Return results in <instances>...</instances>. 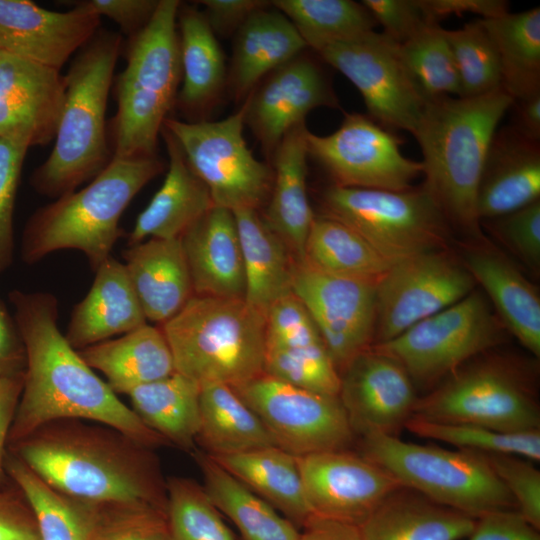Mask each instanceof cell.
<instances>
[{"label": "cell", "instance_id": "cell-1", "mask_svg": "<svg viewBox=\"0 0 540 540\" xmlns=\"http://www.w3.org/2000/svg\"><path fill=\"white\" fill-rule=\"evenodd\" d=\"M8 297L27 359L8 446L58 419L102 423L155 450L170 446L117 397L68 343L57 325L58 301L52 293L15 289Z\"/></svg>", "mask_w": 540, "mask_h": 540}, {"label": "cell", "instance_id": "cell-2", "mask_svg": "<svg viewBox=\"0 0 540 540\" xmlns=\"http://www.w3.org/2000/svg\"><path fill=\"white\" fill-rule=\"evenodd\" d=\"M8 450L70 496L92 502L137 500L167 508V478L155 449L111 426L58 419Z\"/></svg>", "mask_w": 540, "mask_h": 540}, {"label": "cell", "instance_id": "cell-3", "mask_svg": "<svg viewBox=\"0 0 540 540\" xmlns=\"http://www.w3.org/2000/svg\"><path fill=\"white\" fill-rule=\"evenodd\" d=\"M513 103L503 88L429 101L412 134L423 155L421 186L450 228L467 240L486 238L477 212L478 187L490 142Z\"/></svg>", "mask_w": 540, "mask_h": 540}, {"label": "cell", "instance_id": "cell-4", "mask_svg": "<svg viewBox=\"0 0 540 540\" xmlns=\"http://www.w3.org/2000/svg\"><path fill=\"white\" fill-rule=\"evenodd\" d=\"M165 166L158 156L112 157L80 190L37 209L27 220L21 241L26 264L63 249L81 251L93 272L110 257L123 235L119 220L129 203Z\"/></svg>", "mask_w": 540, "mask_h": 540}, {"label": "cell", "instance_id": "cell-5", "mask_svg": "<svg viewBox=\"0 0 540 540\" xmlns=\"http://www.w3.org/2000/svg\"><path fill=\"white\" fill-rule=\"evenodd\" d=\"M120 48L119 34L97 31L72 61L54 147L30 178L37 193L57 199L111 161L105 115Z\"/></svg>", "mask_w": 540, "mask_h": 540}, {"label": "cell", "instance_id": "cell-6", "mask_svg": "<svg viewBox=\"0 0 540 540\" xmlns=\"http://www.w3.org/2000/svg\"><path fill=\"white\" fill-rule=\"evenodd\" d=\"M175 371L197 384H244L263 373L265 316L244 299L194 295L161 325Z\"/></svg>", "mask_w": 540, "mask_h": 540}, {"label": "cell", "instance_id": "cell-7", "mask_svg": "<svg viewBox=\"0 0 540 540\" xmlns=\"http://www.w3.org/2000/svg\"><path fill=\"white\" fill-rule=\"evenodd\" d=\"M412 417L502 432L540 430L535 368L487 351L418 397Z\"/></svg>", "mask_w": 540, "mask_h": 540}, {"label": "cell", "instance_id": "cell-8", "mask_svg": "<svg viewBox=\"0 0 540 540\" xmlns=\"http://www.w3.org/2000/svg\"><path fill=\"white\" fill-rule=\"evenodd\" d=\"M360 439L359 453L385 468L403 487L439 505L473 518L495 510H517L482 454L406 442L384 434Z\"/></svg>", "mask_w": 540, "mask_h": 540}, {"label": "cell", "instance_id": "cell-9", "mask_svg": "<svg viewBox=\"0 0 540 540\" xmlns=\"http://www.w3.org/2000/svg\"><path fill=\"white\" fill-rule=\"evenodd\" d=\"M320 205V215L345 224L393 263L448 248L451 228L422 186L388 191L332 184Z\"/></svg>", "mask_w": 540, "mask_h": 540}, {"label": "cell", "instance_id": "cell-10", "mask_svg": "<svg viewBox=\"0 0 540 540\" xmlns=\"http://www.w3.org/2000/svg\"><path fill=\"white\" fill-rule=\"evenodd\" d=\"M506 332L485 294L475 288L457 303L371 347L396 360L414 385L436 386L502 343Z\"/></svg>", "mask_w": 540, "mask_h": 540}, {"label": "cell", "instance_id": "cell-11", "mask_svg": "<svg viewBox=\"0 0 540 540\" xmlns=\"http://www.w3.org/2000/svg\"><path fill=\"white\" fill-rule=\"evenodd\" d=\"M244 107L218 121L168 117L165 127L177 140L194 173L208 188L214 206L258 210L267 203L272 166L252 154L245 141Z\"/></svg>", "mask_w": 540, "mask_h": 540}, {"label": "cell", "instance_id": "cell-12", "mask_svg": "<svg viewBox=\"0 0 540 540\" xmlns=\"http://www.w3.org/2000/svg\"><path fill=\"white\" fill-rule=\"evenodd\" d=\"M232 388L275 445L294 456L348 449L355 438L337 396L304 390L264 373Z\"/></svg>", "mask_w": 540, "mask_h": 540}, {"label": "cell", "instance_id": "cell-13", "mask_svg": "<svg viewBox=\"0 0 540 540\" xmlns=\"http://www.w3.org/2000/svg\"><path fill=\"white\" fill-rule=\"evenodd\" d=\"M460 256L449 248L392 264L376 284L373 344L395 338L476 288Z\"/></svg>", "mask_w": 540, "mask_h": 540}, {"label": "cell", "instance_id": "cell-14", "mask_svg": "<svg viewBox=\"0 0 540 540\" xmlns=\"http://www.w3.org/2000/svg\"><path fill=\"white\" fill-rule=\"evenodd\" d=\"M308 157L348 188L404 191L422 174L419 161L405 157L402 139L369 116L346 113L333 133H306Z\"/></svg>", "mask_w": 540, "mask_h": 540}, {"label": "cell", "instance_id": "cell-15", "mask_svg": "<svg viewBox=\"0 0 540 540\" xmlns=\"http://www.w3.org/2000/svg\"><path fill=\"white\" fill-rule=\"evenodd\" d=\"M316 54L358 89L370 118L387 129L414 133L426 103L404 66L398 43L372 30Z\"/></svg>", "mask_w": 540, "mask_h": 540}, {"label": "cell", "instance_id": "cell-16", "mask_svg": "<svg viewBox=\"0 0 540 540\" xmlns=\"http://www.w3.org/2000/svg\"><path fill=\"white\" fill-rule=\"evenodd\" d=\"M292 293L313 318L339 374L373 344L376 283L323 272L295 262Z\"/></svg>", "mask_w": 540, "mask_h": 540}, {"label": "cell", "instance_id": "cell-17", "mask_svg": "<svg viewBox=\"0 0 540 540\" xmlns=\"http://www.w3.org/2000/svg\"><path fill=\"white\" fill-rule=\"evenodd\" d=\"M297 462L312 514L357 527L403 487L385 468L349 449L301 456Z\"/></svg>", "mask_w": 540, "mask_h": 540}, {"label": "cell", "instance_id": "cell-18", "mask_svg": "<svg viewBox=\"0 0 540 540\" xmlns=\"http://www.w3.org/2000/svg\"><path fill=\"white\" fill-rule=\"evenodd\" d=\"M243 107L245 125L271 160L286 133L304 123L310 111L340 105L318 61L303 52L263 78Z\"/></svg>", "mask_w": 540, "mask_h": 540}, {"label": "cell", "instance_id": "cell-19", "mask_svg": "<svg viewBox=\"0 0 540 540\" xmlns=\"http://www.w3.org/2000/svg\"><path fill=\"white\" fill-rule=\"evenodd\" d=\"M339 399L355 436H398L413 416L415 385L393 358L371 346L340 374Z\"/></svg>", "mask_w": 540, "mask_h": 540}, {"label": "cell", "instance_id": "cell-20", "mask_svg": "<svg viewBox=\"0 0 540 540\" xmlns=\"http://www.w3.org/2000/svg\"><path fill=\"white\" fill-rule=\"evenodd\" d=\"M99 25L100 16L77 6L57 12L29 0H0V51L60 71Z\"/></svg>", "mask_w": 540, "mask_h": 540}, {"label": "cell", "instance_id": "cell-21", "mask_svg": "<svg viewBox=\"0 0 540 540\" xmlns=\"http://www.w3.org/2000/svg\"><path fill=\"white\" fill-rule=\"evenodd\" d=\"M65 90L60 71L0 51V137H20L30 147L50 143Z\"/></svg>", "mask_w": 540, "mask_h": 540}, {"label": "cell", "instance_id": "cell-22", "mask_svg": "<svg viewBox=\"0 0 540 540\" xmlns=\"http://www.w3.org/2000/svg\"><path fill=\"white\" fill-rule=\"evenodd\" d=\"M461 260L492 308L534 357L540 356V294L516 264L487 238L467 240Z\"/></svg>", "mask_w": 540, "mask_h": 540}, {"label": "cell", "instance_id": "cell-23", "mask_svg": "<svg viewBox=\"0 0 540 540\" xmlns=\"http://www.w3.org/2000/svg\"><path fill=\"white\" fill-rule=\"evenodd\" d=\"M540 200V145L512 125L497 129L483 165L477 193L482 220L499 217Z\"/></svg>", "mask_w": 540, "mask_h": 540}, {"label": "cell", "instance_id": "cell-24", "mask_svg": "<svg viewBox=\"0 0 540 540\" xmlns=\"http://www.w3.org/2000/svg\"><path fill=\"white\" fill-rule=\"evenodd\" d=\"M179 239L194 295L244 299V266L233 211L212 207Z\"/></svg>", "mask_w": 540, "mask_h": 540}, {"label": "cell", "instance_id": "cell-25", "mask_svg": "<svg viewBox=\"0 0 540 540\" xmlns=\"http://www.w3.org/2000/svg\"><path fill=\"white\" fill-rule=\"evenodd\" d=\"M147 324L124 263L108 257L87 295L73 309L64 334L77 351Z\"/></svg>", "mask_w": 540, "mask_h": 540}, {"label": "cell", "instance_id": "cell-26", "mask_svg": "<svg viewBox=\"0 0 540 540\" xmlns=\"http://www.w3.org/2000/svg\"><path fill=\"white\" fill-rule=\"evenodd\" d=\"M161 136L169 157L165 180L147 207L138 215L128 245L146 237L179 239L212 207L210 192L194 173L177 140L162 127Z\"/></svg>", "mask_w": 540, "mask_h": 540}, {"label": "cell", "instance_id": "cell-27", "mask_svg": "<svg viewBox=\"0 0 540 540\" xmlns=\"http://www.w3.org/2000/svg\"><path fill=\"white\" fill-rule=\"evenodd\" d=\"M122 256L146 320L162 325L194 296L180 239L149 238Z\"/></svg>", "mask_w": 540, "mask_h": 540}, {"label": "cell", "instance_id": "cell-28", "mask_svg": "<svg viewBox=\"0 0 540 540\" xmlns=\"http://www.w3.org/2000/svg\"><path fill=\"white\" fill-rule=\"evenodd\" d=\"M307 130L305 122L295 126L276 148L271 158L272 187L262 215L296 262L304 260L305 242L315 216L307 193Z\"/></svg>", "mask_w": 540, "mask_h": 540}, {"label": "cell", "instance_id": "cell-29", "mask_svg": "<svg viewBox=\"0 0 540 540\" xmlns=\"http://www.w3.org/2000/svg\"><path fill=\"white\" fill-rule=\"evenodd\" d=\"M178 0H159L148 23L129 40L127 65L117 80L142 93L176 104L181 82Z\"/></svg>", "mask_w": 540, "mask_h": 540}, {"label": "cell", "instance_id": "cell-30", "mask_svg": "<svg viewBox=\"0 0 540 540\" xmlns=\"http://www.w3.org/2000/svg\"><path fill=\"white\" fill-rule=\"evenodd\" d=\"M269 7L252 14L235 33L229 75L235 99H246L269 73L308 49L290 20Z\"/></svg>", "mask_w": 540, "mask_h": 540}, {"label": "cell", "instance_id": "cell-31", "mask_svg": "<svg viewBox=\"0 0 540 540\" xmlns=\"http://www.w3.org/2000/svg\"><path fill=\"white\" fill-rule=\"evenodd\" d=\"M475 519L400 487L371 513L359 530L362 540H464Z\"/></svg>", "mask_w": 540, "mask_h": 540}, {"label": "cell", "instance_id": "cell-32", "mask_svg": "<svg viewBox=\"0 0 540 540\" xmlns=\"http://www.w3.org/2000/svg\"><path fill=\"white\" fill-rule=\"evenodd\" d=\"M233 213L243 258L244 300L265 316L277 300L292 293L296 261L258 210L238 209Z\"/></svg>", "mask_w": 540, "mask_h": 540}, {"label": "cell", "instance_id": "cell-33", "mask_svg": "<svg viewBox=\"0 0 540 540\" xmlns=\"http://www.w3.org/2000/svg\"><path fill=\"white\" fill-rule=\"evenodd\" d=\"M78 353L89 367L105 375L107 384L116 394H127L138 386L176 372L161 328L148 324Z\"/></svg>", "mask_w": 540, "mask_h": 540}, {"label": "cell", "instance_id": "cell-34", "mask_svg": "<svg viewBox=\"0 0 540 540\" xmlns=\"http://www.w3.org/2000/svg\"><path fill=\"white\" fill-rule=\"evenodd\" d=\"M210 457L296 527L302 528L313 515L305 497L297 456L277 446H268Z\"/></svg>", "mask_w": 540, "mask_h": 540}, {"label": "cell", "instance_id": "cell-35", "mask_svg": "<svg viewBox=\"0 0 540 540\" xmlns=\"http://www.w3.org/2000/svg\"><path fill=\"white\" fill-rule=\"evenodd\" d=\"M177 29L182 86L176 104L186 114H197L207 109L222 90L225 57L203 12L181 4Z\"/></svg>", "mask_w": 540, "mask_h": 540}, {"label": "cell", "instance_id": "cell-36", "mask_svg": "<svg viewBox=\"0 0 540 540\" xmlns=\"http://www.w3.org/2000/svg\"><path fill=\"white\" fill-rule=\"evenodd\" d=\"M203 477V488L214 506L238 529L241 540H298L299 528L253 493L208 454H191Z\"/></svg>", "mask_w": 540, "mask_h": 540}, {"label": "cell", "instance_id": "cell-37", "mask_svg": "<svg viewBox=\"0 0 540 540\" xmlns=\"http://www.w3.org/2000/svg\"><path fill=\"white\" fill-rule=\"evenodd\" d=\"M199 409L195 442L210 456L276 446L258 416L228 385H201Z\"/></svg>", "mask_w": 540, "mask_h": 540}, {"label": "cell", "instance_id": "cell-38", "mask_svg": "<svg viewBox=\"0 0 540 540\" xmlns=\"http://www.w3.org/2000/svg\"><path fill=\"white\" fill-rule=\"evenodd\" d=\"M129 396L132 410L143 423L170 446L192 454L200 419V385L184 375L173 374L138 386Z\"/></svg>", "mask_w": 540, "mask_h": 540}, {"label": "cell", "instance_id": "cell-39", "mask_svg": "<svg viewBox=\"0 0 540 540\" xmlns=\"http://www.w3.org/2000/svg\"><path fill=\"white\" fill-rule=\"evenodd\" d=\"M480 20L498 54L502 88L514 101L540 93V8Z\"/></svg>", "mask_w": 540, "mask_h": 540}, {"label": "cell", "instance_id": "cell-40", "mask_svg": "<svg viewBox=\"0 0 540 540\" xmlns=\"http://www.w3.org/2000/svg\"><path fill=\"white\" fill-rule=\"evenodd\" d=\"M5 469L34 511L40 540H88L96 502L55 489L9 450Z\"/></svg>", "mask_w": 540, "mask_h": 540}, {"label": "cell", "instance_id": "cell-41", "mask_svg": "<svg viewBox=\"0 0 540 540\" xmlns=\"http://www.w3.org/2000/svg\"><path fill=\"white\" fill-rule=\"evenodd\" d=\"M304 260L323 272L376 284L393 264L351 228L323 215L314 216Z\"/></svg>", "mask_w": 540, "mask_h": 540}, {"label": "cell", "instance_id": "cell-42", "mask_svg": "<svg viewBox=\"0 0 540 540\" xmlns=\"http://www.w3.org/2000/svg\"><path fill=\"white\" fill-rule=\"evenodd\" d=\"M272 6L293 24L307 48L315 53L332 43L374 30L368 9L352 0H275Z\"/></svg>", "mask_w": 540, "mask_h": 540}, {"label": "cell", "instance_id": "cell-43", "mask_svg": "<svg viewBox=\"0 0 540 540\" xmlns=\"http://www.w3.org/2000/svg\"><path fill=\"white\" fill-rule=\"evenodd\" d=\"M399 46L404 66L425 103L459 97L456 66L440 24L428 26Z\"/></svg>", "mask_w": 540, "mask_h": 540}, {"label": "cell", "instance_id": "cell-44", "mask_svg": "<svg viewBox=\"0 0 540 540\" xmlns=\"http://www.w3.org/2000/svg\"><path fill=\"white\" fill-rule=\"evenodd\" d=\"M405 428L414 435L483 455L508 454L540 460V430L502 432L466 423L432 422L411 417Z\"/></svg>", "mask_w": 540, "mask_h": 540}, {"label": "cell", "instance_id": "cell-45", "mask_svg": "<svg viewBox=\"0 0 540 540\" xmlns=\"http://www.w3.org/2000/svg\"><path fill=\"white\" fill-rule=\"evenodd\" d=\"M168 540H237L203 486L191 478H167Z\"/></svg>", "mask_w": 540, "mask_h": 540}, {"label": "cell", "instance_id": "cell-46", "mask_svg": "<svg viewBox=\"0 0 540 540\" xmlns=\"http://www.w3.org/2000/svg\"><path fill=\"white\" fill-rule=\"evenodd\" d=\"M443 34L456 66L460 95L477 97L502 88L498 54L480 19Z\"/></svg>", "mask_w": 540, "mask_h": 540}, {"label": "cell", "instance_id": "cell-47", "mask_svg": "<svg viewBox=\"0 0 540 540\" xmlns=\"http://www.w3.org/2000/svg\"><path fill=\"white\" fill-rule=\"evenodd\" d=\"M167 508L137 500L96 502L88 540H168Z\"/></svg>", "mask_w": 540, "mask_h": 540}, {"label": "cell", "instance_id": "cell-48", "mask_svg": "<svg viewBox=\"0 0 540 540\" xmlns=\"http://www.w3.org/2000/svg\"><path fill=\"white\" fill-rule=\"evenodd\" d=\"M263 373L304 390L339 395L340 374L322 343L290 349H266Z\"/></svg>", "mask_w": 540, "mask_h": 540}, {"label": "cell", "instance_id": "cell-49", "mask_svg": "<svg viewBox=\"0 0 540 540\" xmlns=\"http://www.w3.org/2000/svg\"><path fill=\"white\" fill-rule=\"evenodd\" d=\"M533 273L540 271V200L508 214L481 221Z\"/></svg>", "mask_w": 540, "mask_h": 540}, {"label": "cell", "instance_id": "cell-50", "mask_svg": "<svg viewBox=\"0 0 540 540\" xmlns=\"http://www.w3.org/2000/svg\"><path fill=\"white\" fill-rule=\"evenodd\" d=\"M29 148L23 138L0 137V274L13 262L15 198Z\"/></svg>", "mask_w": 540, "mask_h": 540}, {"label": "cell", "instance_id": "cell-51", "mask_svg": "<svg viewBox=\"0 0 540 540\" xmlns=\"http://www.w3.org/2000/svg\"><path fill=\"white\" fill-rule=\"evenodd\" d=\"M322 342L318 328L293 293L277 300L265 315L266 349H290Z\"/></svg>", "mask_w": 540, "mask_h": 540}, {"label": "cell", "instance_id": "cell-52", "mask_svg": "<svg viewBox=\"0 0 540 540\" xmlns=\"http://www.w3.org/2000/svg\"><path fill=\"white\" fill-rule=\"evenodd\" d=\"M483 455V454H482ZM488 464L512 496L519 513L540 528V472L523 457L508 454L484 455Z\"/></svg>", "mask_w": 540, "mask_h": 540}, {"label": "cell", "instance_id": "cell-53", "mask_svg": "<svg viewBox=\"0 0 540 540\" xmlns=\"http://www.w3.org/2000/svg\"><path fill=\"white\" fill-rule=\"evenodd\" d=\"M383 34L392 41L402 44L420 33L431 23L418 0H363Z\"/></svg>", "mask_w": 540, "mask_h": 540}, {"label": "cell", "instance_id": "cell-54", "mask_svg": "<svg viewBox=\"0 0 540 540\" xmlns=\"http://www.w3.org/2000/svg\"><path fill=\"white\" fill-rule=\"evenodd\" d=\"M0 540H40L34 511L13 482L0 488Z\"/></svg>", "mask_w": 540, "mask_h": 540}, {"label": "cell", "instance_id": "cell-55", "mask_svg": "<svg viewBox=\"0 0 540 540\" xmlns=\"http://www.w3.org/2000/svg\"><path fill=\"white\" fill-rule=\"evenodd\" d=\"M464 540H540V534L518 510L501 509L477 517Z\"/></svg>", "mask_w": 540, "mask_h": 540}, {"label": "cell", "instance_id": "cell-56", "mask_svg": "<svg viewBox=\"0 0 540 540\" xmlns=\"http://www.w3.org/2000/svg\"><path fill=\"white\" fill-rule=\"evenodd\" d=\"M158 3L159 0H85L72 5L110 18L131 38L148 23Z\"/></svg>", "mask_w": 540, "mask_h": 540}, {"label": "cell", "instance_id": "cell-57", "mask_svg": "<svg viewBox=\"0 0 540 540\" xmlns=\"http://www.w3.org/2000/svg\"><path fill=\"white\" fill-rule=\"evenodd\" d=\"M203 11L215 35L228 37L240 29L255 12L271 6L264 0H203Z\"/></svg>", "mask_w": 540, "mask_h": 540}, {"label": "cell", "instance_id": "cell-58", "mask_svg": "<svg viewBox=\"0 0 540 540\" xmlns=\"http://www.w3.org/2000/svg\"><path fill=\"white\" fill-rule=\"evenodd\" d=\"M26 350L20 331L0 300V378L25 374Z\"/></svg>", "mask_w": 540, "mask_h": 540}, {"label": "cell", "instance_id": "cell-59", "mask_svg": "<svg viewBox=\"0 0 540 540\" xmlns=\"http://www.w3.org/2000/svg\"><path fill=\"white\" fill-rule=\"evenodd\" d=\"M433 24L451 15L477 14L480 18H494L509 12V3L504 0H418Z\"/></svg>", "mask_w": 540, "mask_h": 540}, {"label": "cell", "instance_id": "cell-60", "mask_svg": "<svg viewBox=\"0 0 540 540\" xmlns=\"http://www.w3.org/2000/svg\"><path fill=\"white\" fill-rule=\"evenodd\" d=\"M24 384V374L0 378V488L6 486L9 478L5 469L9 431Z\"/></svg>", "mask_w": 540, "mask_h": 540}, {"label": "cell", "instance_id": "cell-61", "mask_svg": "<svg viewBox=\"0 0 540 540\" xmlns=\"http://www.w3.org/2000/svg\"><path fill=\"white\" fill-rule=\"evenodd\" d=\"M298 540H362L359 527L312 515Z\"/></svg>", "mask_w": 540, "mask_h": 540}, {"label": "cell", "instance_id": "cell-62", "mask_svg": "<svg viewBox=\"0 0 540 540\" xmlns=\"http://www.w3.org/2000/svg\"><path fill=\"white\" fill-rule=\"evenodd\" d=\"M515 122L512 126L525 137L540 142V93L515 100Z\"/></svg>", "mask_w": 540, "mask_h": 540}]
</instances>
